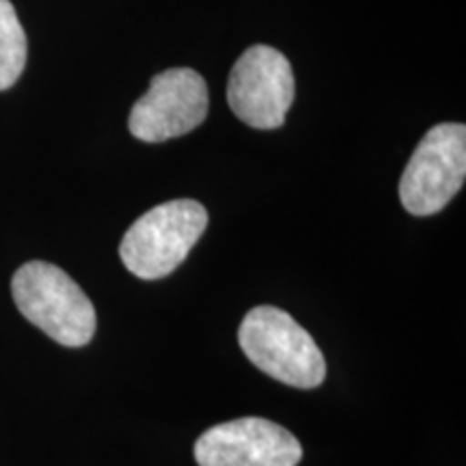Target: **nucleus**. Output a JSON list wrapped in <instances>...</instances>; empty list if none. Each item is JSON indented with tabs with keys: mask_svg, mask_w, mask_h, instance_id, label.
Masks as SVG:
<instances>
[{
	"mask_svg": "<svg viewBox=\"0 0 466 466\" xmlns=\"http://www.w3.org/2000/svg\"><path fill=\"white\" fill-rule=\"evenodd\" d=\"M15 307L28 322L66 348H83L97 326L96 307L66 270L48 261H28L11 279Z\"/></svg>",
	"mask_w": 466,
	"mask_h": 466,
	"instance_id": "1",
	"label": "nucleus"
},
{
	"mask_svg": "<svg viewBox=\"0 0 466 466\" xmlns=\"http://www.w3.org/2000/svg\"><path fill=\"white\" fill-rule=\"evenodd\" d=\"M242 352L258 370L296 389H316L326 378L319 346L302 326L281 309H250L238 330Z\"/></svg>",
	"mask_w": 466,
	"mask_h": 466,
	"instance_id": "2",
	"label": "nucleus"
},
{
	"mask_svg": "<svg viewBox=\"0 0 466 466\" xmlns=\"http://www.w3.org/2000/svg\"><path fill=\"white\" fill-rule=\"evenodd\" d=\"M208 220V209L199 201L160 203L126 231L119 247L121 261L145 281L168 277L199 242Z\"/></svg>",
	"mask_w": 466,
	"mask_h": 466,
	"instance_id": "3",
	"label": "nucleus"
},
{
	"mask_svg": "<svg viewBox=\"0 0 466 466\" xmlns=\"http://www.w3.org/2000/svg\"><path fill=\"white\" fill-rule=\"evenodd\" d=\"M466 177L464 124H439L419 141L400 182V199L412 217H432L462 188Z\"/></svg>",
	"mask_w": 466,
	"mask_h": 466,
	"instance_id": "4",
	"label": "nucleus"
},
{
	"mask_svg": "<svg viewBox=\"0 0 466 466\" xmlns=\"http://www.w3.org/2000/svg\"><path fill=\"white\" fill-rule=\"evenodd\" d=\"M294 96L289 61L270 46H250L231 67L227 102L233 115L255 130L281 127Z\"/></svg>",
	"mask_w": 466,
	"mask_h": 466,
	"instance_id": "5",
	"label": "nucleus"
},
{
	"mask_svg": "<svg viewBox=\"0 0 466 466\" xmlns=\"http://www.w3.org/2000/svg\"><path fill=\"white\" fill-rule=\"evenodd\" d=\"M209 91L199 72L173 67L151 78L149 91L134 104L127 127L145 143L184 137L208 116Z\"/></svg>",
	"mask_w": 466,
	"mask_h": 466,
	"instance_id": "6",
	"label": "nucleus"
},
{
	"mask_svg": "<svg viewBox=\"0 0 466 466\" xmlns=\"http://www.w3.org/2000/svg\"><path fill=\"white\" fill-rule=\"evenodd\" d=\"M199 466H299L302 445L289 430L261 417L209 428L195 442Z\"/></svg>",
	"mask_w": 466,
	"mask_h": 466,
	"instance_id": "7",
	"label": "nucleus"
},
{
	"mask_svg": "<svg viewBox=\"0 0 466 466\" xmlns=\"http://www.w3.org/2000/svg\"><path fill=\"white\" fill-rule=\"evenodd\" d=\"M26 66V33L17 20L15 7L0 0V91L17 83Z\"/></svg>",
	"mask_w": 466,
	"mask_h": 466,
	"instance_id": "8",
	"label": "nucleus"
}]
</instances>
